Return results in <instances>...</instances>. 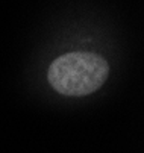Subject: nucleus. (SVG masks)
Segmentation results:
<instances>
[{
  "mask_svg": "<svg viewBox=\"0 0 144 153\" xmlns=\"http://www.w3.org/2000/svg\"><path fill=\"white\" fill-rule=\"evenodd\" d=\"M108 73V62L102 56L90 52H73L52 62L49 80L61 94L87 96L103 85Z\"/></svg>",
  "mask_w": 144,
  "mask_h": 153,
  "instance_id": "obj_1",
  "label": "nucleus"
}]
</instances>
